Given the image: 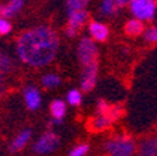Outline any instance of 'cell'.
<instances>
[{
  "mask_svg": "<svg viewBox=\"0 0 157 156\" xmlns=\"http://www.w3.org/2000/svg\"><path fill=\"white\" fill-rule=\"evenodd\" d=\"M59 45L58 35L49 27L28 30L17 41L20 59L31 66L48 65L56 55Z\"/></svg>",
  "mask_w": 157,
  "mask_h": 156,
  "instance_id": "1",
  "label": "cell"
},
{
  "mask_svg": "<svg viewBox=\"0 0 157 156\" xmlns=\"http://www.w3.org/2000/svg\"><path fill=\"white\" fill-rule=\"evenodd\" d=\"M105 149L111 156H132L135 152V142L129 137H117L105 143Z\"/></svg>",
  "mask_w": 157,
  "mask_h": 156,
  "instance_id": "2",
  "label": "cell"
},
{
  "mask_svg": "<svg viewBox=\"0 0 157 156\" xmlns=\"http://www.w3.org/2000/svg\"><path fill=\"white\" fill-rule=\"evenodd\" d=\"M156 2L153 0H132L129 2V9L137 20H151L156 13Z\"/></svg>",
  "mask_w": 157,
  "mask_h": 156,
  "instance_id": "3",
  "label": "cell"
},
{
  "mask_svg": "<svg viewBox=\"0 0 157 156\" xmlns=\"http://www.w3.org/2000/svg\"><path fill=\"white\" fill-rule=\"evenodd\" d=\"M78 58L82 61L84 66H90L97 63L98 58V49L95 44L93 42V39L90 38H83L78 44Z\"/></svg>",
  "mask_w": 157,
  "mask_h": 156,
  "instance_id": "4",
  "label": "cell"
},
{
  "mask_svg": "<svg viewBox=\"0 0 157 156\" xmlns=\"http://www.w3.org/2000/svg\"><path fill=\"white\" fill-rule=\"evenodd\" d=\"M59 145V137L53 132H46L45 135L39 138L34 145V152L36 155H46L51 153L58 148Z\"/></svg>",
  "mask_w": 157,
  "mask_h": 156,
  "instance_id": "5",
  "label": "cell"
},
{
  "mask_svg": "<svg viewBox=\"0 0 157 156\" xmlns=\"http://www.w3.org/2000/svg\"><path fill=\"white\" fill-rule=\"evenodd\" d=\"M88 17V13L86 10H80V11H76L73 14H69V26L66 30V34L69 37H75L77 34L78 28L86 23V20Z\"/></svg>",
  "mask_w": 157,
  "mask_h": 156,
  "instance_id": "6",
  "label": "cell"
},
{
  "mask_svg": "<svg viewBox=\"0 0 157 156\" xmlns=\"http://www.w3.org/2000/svg\"><path fill=\"white\" fill-rule=\"evenodd\" d=\"M95 83H97V63L84 66L82 73V89L84 91H90L94 89Z\"/></svg>",
  "mask_w": 157,
  "mask_h": 156,
  "instance_id": "7",
  "label": "cell"
},
{
  "mask_svg": "<svg viewBox=\"0 0 157 156\" xmlns=\"http://www.w3.org/2000/svg\"><path fill=\"white\" fill-rule=\"evenodd\" d=\"M97 108H98V114L100 115H104V117L109 118V120L114 121L115 118H118L119 115H121L122 110L119 106H109V104H107L104 100H100L97 104Z\"/></svg>",
  "mask_w": 157,
  "mask_h": 156,
  "instance_id": "8",
  "label": "cell"
},
{
  "mask_svg": "<svg viewBox=\"0 0 157 156\" xmlns=\"http://www.w3.org/2000/svg\"><path fill=\"white\" fill-rule=\"evenodd\" d=\"M88 31L91 34V37L95 41H105L108 37V28L107 26H104L102 23H98V21H93L88 27Z\"/></svg>",
  "mask_w": 157,
  "mask_h": 156,
  "instance_id": "9",
  "label": "cell"
},
{
  "mask_svg": "<svg viewBox=\"0 0 157 156\" xmlns=\"http://www.w3.org/2000/svg\"><path fill=\"white\" fill-rule=\"evenodd\" d=\"M25 103H27V107L29 110H36L39 107V104H41V96H39L38 90L33 86H29V87L25 89Z\"/></svg>",
  "mask_w": 157,
  "mask_h": 156,
  "instance_id": "10",
  "label": "cell"
},
{
  "mask_svg": "<svg viewBox=\"0 0 157 156\" xmlns=\"http://www.w3.org/2000/svg\"><path fill=\"white\" fill-rule=\"evenodd\" d=\"M24 2L23 0H11L9 3L2 4V9H0V13H2V18H7V17H11L20 11V9L23 7Z\"/></svg>",
  "mask_w": 157,
  "mask_h": 156,
  "instance_id": "11",
  "label": "cell"
},
{
  "mask_svg": "<svg viewBox=\"0 0 157 156\" xmlns=\"http://www.w3.org/2000/svg\"><path fill=\"white\" fill-rule=\"evenodd\" d=\"M29 138H31V131L24 130L23 132H20L18 135L14 138V141L11 142V145H10V150H11V152H18V150H21L27 143H28Z\"/></svg>",
  "mask_w": 157,
  "mask_h": 156,
  "instance_id": "12",
  "label": "cell"
},
{
  "mask_svg": "<svg viewBox=\"0 0 157 156\" xmlns=\"http://www.w3.org/2000/svg\"><path fill=\"white\" fill-rule=\"evenodd\" d=\"M142 156H157V138H150L142 142L140 145Z\"/></svg>",
  "mask_w": 157,
  "mask_h": 156,
  "instance_id": "13",
  "label": "cell"
},
{
  "mask_svg": "<svg viewBox=\"0 0 157 156\" xmlns=\"http://www.w3.org/2000/svg\"><path fill=\"white\" fill-rule=\"evenodd\" d=\"M51 114L56 121L62 120L66 114V104L62 100H53L51 103Z\"/></svg>",
  "mask_w": 157,
  "mask_h": 156,
  "instance_id": "14",
  "label": "cell"
},
{
  "mask_svg": "<svg viewBox=\"0 0 157 156\" xmlns=\"http://www.w3.org/2000/svg\"><path fill=\"white\" fill-rule=\"evenodd\" d=\"M125 31H126L128 35H139L144 31V27H143V21L140 20H129L126 23V27H125Z\"/></svg>",
  "mask_w": 157,
  "mask_h": 156,
  "instance_id": "15",
  "label": "cell"
},
{
  "mask_svg": "<svg viewBox=\"0 0 157 156\" xmlns=\"http://www.w3.org/2000/svg\"><path fill=\"white\" fill-rule=\"evenodd\" d=\"M86 6H87V2H86V0H67V2H66V9H67L69 14H73V13H76V11L84 10Z\"/></svg>",
  "mask_w": 157,
  "mask_h": 156,
  "instance_id": "16",
  "label": "cell"
},
{
  "mask_svg": "<svg viewBox=\"0 0 157 156\" xmlns=\"http://www.w3.org/2000/svg\"><path fill=\"white\" fill-rule=\"evenodd\" d=\"M60 83V78L55 73H46L42 78V85L45 86L46 89H53Z\"/></svg>",
  "mask_w": 157,
  "mask_h": 156,
  "instance_id": "17",
  "label": "cell"
},
{
  "mask_svg": "<svg viewBox=\"0 0 157 156\" xmlns=\"http://www.w3.org/2000/svg\"><path fill=\"white\" fill-rule=\"evenodd\" d=\"M119 7L117 6V2L115 0H104L101 3V13L104 16H111L114 14Z\"/></svg>",
  "mask_w": 157,
  "mask_h": 156,
  "instance_id": "18",
  "label": "cell"
},
{
  "mask_svg": "<svg viewBox=\"0 0 157 156\" xmlns=\"http://www.w3.org/2000/svg\"><path fill=\"white\" fill-rule=\"evenodd\" d=\"M111 122H112V120H109V118H107V117H104V115H100V114H98L97 117L93 118L91 125H93L94 130H104V128H107Z\"/></svg>",
  "mask_w": 157,
  "mask_h": 156,
  "instance_id": "19",
  "label": "cell"
},
{
  "mask_svg": "<svg viewBox=\"0 0 157 156\" xmlns=\"http://www.w3.org/2000/svg\"><path fill=\"white\" fill-rule=\"evenodd\" d=\"M66 98H67L69 104H72V106H78V104L82 103V93L78 90H76V89H73V90H70L67 93Z\"/></svg>",
  "mask_w": 157,
  "mask_h": 156,
  "instance_id": "20",
  "label": "cell"
},
{
  "mask_svg": "<svg viewBox=\"0 0 157 156\" xmlns=\"http://www.w3.org/2000/svg\"><path fill=\"white\" fill-rule=\"evenodd\" d=\"M88 152V145L87 143H82V145H77L76 148H73L70 150V156H84Z\"/></svg>",
  "mask_w": 157,
  "mask_h": 156,
  "instance_id": "21",
  "label": "cell"
},
{
  "mask_svg": "<svg viewBox=\"0 0 157 156\" xmlns=\"http://www.w3.org/2000/svg\"><path fill=\"white\" fill-rule=\"evenodd\" d=\"M144 38L149 42H157V27H150L144 31Z\"/></svg>",
  "mask_w": 157,
  "mask_h": 156,
  "instance_id": "22",
  "label": "cell"
},
{
  "mask_svg": "<svg viewBox=\"0 0 157 156\" xmlns=\"http://www.w3.org/2000/svg\"><path fill=\"white\" fill-rule=\"evenodd\" d=\"M10 30H11V24L9 23V20H6V18L0 20V34L6 35V34L10 33Z\"/></svg>",
  "mask_w": 157,
  "mask_h": 156,
  "instance_id": "23",
  "label": "cell"
},
{
  "mask_svg": "<svg viewBox=\"0 0 157 156\" xmlns=\"http://www.w3.org/2000/svg\"><path fill=\"white\" fill-rule=\"evenodd\" d=\"M10 65H11V61H10L9 56L2 55V70L6 72L7 69H10Z\"/></svg>",
  "mask_w": 157,
  "mask_h": 156,
  "instance_id": "24",
  "label": "cell"
},
{
  "mask_svg": "<svg viewBox=\"0 0 157 156\" xmlns=\"http://www.w3.org/2000/svg\"><path fill=\"white\" fill-rule=\"evenodd\" d=\"M115 2H117L118 7H124V6H126V4H129V2H126V0H115Z\"/></svg>",
  "mask_w": 157,
  "mask_h": 156,
  "instance_id": "25",
  "label": "cell"
}]
</instances>
